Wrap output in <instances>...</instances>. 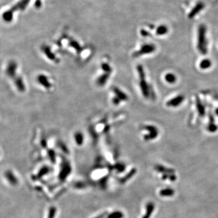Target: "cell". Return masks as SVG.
Listing matches in <instances>:
<instances>
[{"label": "cell", "mask_w": 218, "mask_h": 218, "mask_svg": "<svg viewBox=\"0 0 218 218\" xmlns=\"http://www.w3.org/2000/svg\"><path fill=\"white\" fill-rule=\"evenodd\" d=\"M136 70L139 78V88L144 97L147 99L150 98H155V95L154 91L146 80V75L143 66L142 65H138L136 67Z\"/></svg>", "instance_id": "cell-4"}, {"label": "cell", "mask_w": 218, "mask_h": 218, "mask_svg": "<svg viewBox=\"0 0 218 218\" xmlns=\"http://www.w3.org/2000/svg\"><path fill=\"white\" fill-rule=\"evenodd\" d=\"M184 100V97L182 95H178L177 97L173 98L167 102L166 105L168 107H176L181 105Z\"/></svg>", "instance_id": "cell-12"}, {"label": "cell", "mask_w": 218, "mask_h": 218, "mask_svg": "<svg viewBox=\"0 0 218 218\" xmlns=\"http://www.w3.org/2000/svg\"><path fill=\"white\" fill-rule=\"evenodd\" d=\"M196 108H197V112H198L199 114H200V116H204L205 113H206V112H205L204 106L198 98H196Z\"/></svg>", "instance_id": "cell-16"}, {"label": "cell", "mask_w": 218, "mask_h": 218, "mask_svg": "<svg viewBox=\"0 0 218 218\" xmlns=\"http://www.w3.org/2000/svg\"><path fill=\"white\" fill-rule=\"evenodd\" d=\"M118 123V121H116L114 117L108 115L94 120L90 124L88 127L92 139L94 141H97L101 137L109 133Z\"/></svg>", "instance_id": "cell-1"}, {"label": "cell", "mask_w": 218, "mask_h": 218, "mask_svg": "<svg viewBox=\"0 0 218 218\" xmlns=\"http://www.w3.org/2000/svg\"><path fill=\"white\" fill-rule=\"evenodd\" d=\"M144 130L147 131L148 133L144 136V139L146 141H151L156 138L158 135V130L157 128L154 125H144L142 128Z\"/></svg>", "instance_id": "cell-9"}, {"label": "cell", "mask_w": 218, "mask_h": 218, "mask_svg": "<svg viewBox=\"0 0 218 218\" xmlns=\"http://www.w3.org/2000/svg\"><path fill=\"white\" fill-rule=\"evenodd\" d=\"M175 190H173L172 188H164L160 190L159 195L162 197H170L175 195Z\"/></svg>", "instance_id": "cell-15"}, {"label": "cell", "mask_w": 218, "mask_h": 218, "mask_svg": "<svg viewBox=\"0 0 218 218\" xmlns=\"http://www.w3.org/2000/svg\"><path fill=\"white\" fill-rule=\"evenodd\" d=\"M3 17L4 19L6 21H10L12 18V12H11L10 10L7 11V12H5L4 14Z\"/></svg>", "instance_id": "cell-22"}, {"label": "cell", "mask_w": 218, "mask_h": 218, "mask_svg": "<svg viewBox=\"0 0 218 218\" xmlns=\"http://www.w3.org/2000/svg\"><path fill=\"white\" fill-rule=\"evenodd\" d=\"M211 66V62L210 60H207V59H206V60H203L201 62L200 64H199V67L201 69L206 70L208 69V68H210Z\"/></svg>", "instance_id": "cell-17"}, {"label": "cell", "mask_w": 218, "mask_h": 218, "mask_svg": "<svg viewBox=\"0 0 218 218\" xmlns=\"http://www.w3.org/2000/svg\"><path fill=\"white\" fill-rule=\"evenodd\" d=\"M218 129V127L215 124V123H210L208 125L207 127V130L208 132L213 133L216 132Z\"/></svg>", "instance_id": "cell-21"}, {"label": "cell", "mask_w": 218, "mask_h": 218, "mask_svg": "<svg viewBox=\"0 0 218 218\" xmlns=\"http://www.w3.org/2000/svg\"><path fill=\"white\" fill-rule=\"evenodd\" d=\"M35 4H36V6L37 7H40L41 6V2H40V0H37V1H36Z\"/></svg>", "instance_id": "cell-23"}, {"label": "cell", "mask_w": 218, "mask_h": 218, "mask_svg": "<svg viewBox=\"0 0 218 218\" xmlns=\"http://www.w3.org/2000/svg\"><path fill=\"white\" fill-rule=\"evenodd\" d=\"M114 69L111 61L108 58H104L98 64L94 82L98 88H104L112 79Z\"/></svg>", "instance_id": "cell-2"}, {"label": "cell", "mask_w": 218, "mask_h": 218, "mask_svg": "<svg viewBox=\"0 0 218 218\" xmlns=\"http://www.w3.org/2000/svg\"><path fill=\"white\" fill-rule=\"evenodd\" d=\"M155 47L154 46L151 45H145L139 51L136 52L133 54V56L134 57H139L142 55L148 54V53H151L154 51Z\"/></svg>", "instance_id": "cell-11"}, {"label": "cell", "mask_w": 218, "mask_h": 218, "mask_svg": "<svg viewBox=\"0 0 218 218\" xmlns=\"http://www.w3.org/2000/svg\"><path fill=\"white\" fill-rule=\"evenodd\" d=\"M155 169L156 171L163 173V174H171V173H175V171L172 169H169V168H167L163 165H159V164H157L155 166Z\"/></svg>", "instance_id": "cell-13"}, {"label": "cell", "mask_w": 218, "mask_h": 218, "mask_svg": "<svg viewBox=\"0 0 218 218\" xmlns=\"http://www.w3.org/2000/svg\"><path fill=\"white\" fill-rule=\"evenodd\" d=\"M35 82L41 90L47 93L53 92L56 86L54 78L46 72H40L37 73L35 77Z\"/></svg>", "instance_id": "cell-3"}, {"label": "cell", "mask_w": 218, "mask_h": 218, "mask_svg": "<svg viewBox=\"0 0 218 218\" xmlns=\"http://www.w3.org/2000/svg\"><path fill=\"white\" fill-rule=\"evenodd\" d=\"M11 82H12V84L15 91L17 92L18 93L22 94L26 92L27 89L26 81L21 74L13 79Z\"/></svg>", "instance_id": "cell-8"}, {"label": "cell", "mask_w": 218, "mask_h": 218, "mask_svg": "<svg viewBox=\"0 0 218 218\" xmlns=\"http://www.w3.org/2000/svg\"><path fill=\"white\" fill-rule=\"evenodd\" d=\"M73 141L75 144L78 147H82L86 141V136L81 130H76L73 133Z\"/></svg>", "instance_id": "cell-10"}, {"label": "cell", "mask_w": 218, "mask_h": 218, "mask_svg": "<svg viewBox=\"0 0 218 218\" xmlns=\"http://www.w3.org/2000/svg\"><path fill=\"white\" fill-rule=\"evenodd\" d=\"M162 180L169 179L171 181H175L176 179V176L175 173H171V174H163L162 176Z\"/></svg>", "instance_id": "cell-19"}, {"label": "cell", "mask_w": 218, "mask_h": 218, "mask_svg": "<svg viewBox=\"0 0 218 218\" xmlns=\"http://www.w3.org/2000/svg\"><path fill=\"white\" fill-rule=\"evenodd\" d=\"M215 113H216V114L217 116H218V108L216 109V110H215Z\"/></svg>", "instance_id": "cell-24"}, {"label": "cell", "mask_w": 218, "mask_h": 218, "mask_svg": "<svg viewBox=\"0 0 218 218\" xmlns=\"http://www.w3.org/2000/svg\"><path fill=\"white\" fill-rule=\"evenodd\" d=\"M136 173V169H133L129 171L128 173H127V175H126V176H125V177H124V178H123V180H122V181H123V182H126L127 180L129 179L132 178V177L134 176V175Z\"/></svg>", "instance_id": "cell-20"}, {"label": "cell", "mask_w": 218, "mask_h": 218, "mask_svg": "<svg viewBox=\"0 0 218 218\" xmlns=\"http://www.w3.org/2000/svg\"><path fill=\"white\" fill-rule=\"evenodd\" d=\"M5 77L12 81L13 79L21 74L20 64L14 60H10L5 64L4 68Z\"/></svg>", "instance_id": "cell-6"}, {"label": "cell", "mask_w": 218, "mask_h": 218, "mask_svg": "<svg viewBox=\"0 0 218 218\" xmlns=\"http://www.w3.org/2000/svg\"><path fill=\"white\" fill-rule=\"evenodd\" d=\"M165 81L170 84H174L176 81V77L174 74L168 73L165 76Z\"/></svg>", "instance_id": "cell-18"}, {"label": "cell", "mask_w": 218, "mask_h": 218, "mask_svg": "<svg viewBox=\"0 0 218 218\" xmlns=\"http://www.w3.org/2000/svg\"><path fill=\"white\" fill-rule=\"evenodd\" d=\"M155 205L153 202L148 203L146 207V213L143 218H150L152 215V213L154 211Z\"/></svg>", "instance_id": "cell-14"}, {"label": "cell", "mask_w": 218, "mask_h": 218, "mask_svg": "<svg viewBox=\"0 0 218 218\" xmlns=\"http://www.w3.org/2000/svg\"><path fill=\"white\" fill-rule=\"evenodd\" d=\"M41 52L45 58L51 64L54 65H58L61 62V58L56 52L52 50L51 47L48 46H42Z\"/></svg>", "instance_id": "cell-7"}, {"label": "cell", "mask_w": 218, "mask_h": 218, "mask_svg": "<svg viewBox=\"0 0 218 218\" xmlns=\"http://www.w3.org/2000/svg\"><path fill=\"white\" fill-rule=\"evenodd\" d=\"M129 97L124 91H123L119 87L114 86L110 88L109 92V99L113 106L118 107L127 102Z\"/></svg>", "instance_id": "cell-5"}]
</instances>
